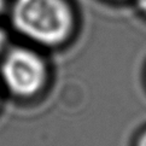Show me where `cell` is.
Returning <instances> with one entry per match:
<instances>
[{
	"label": "cell",
	"mask_w": 146,
	"mask_h": 146,
	"mask_svg": "<svg viewBox=\"0 0 146 146\" xmlns=\"http://www.w3.org/2000/svg\"><path fill=\"white\" fill-rule=\"evenodd\" d=\"M12 21L21 33L45 45L62 42L71 28L70 10L63 0H16Z\"/></svg>",
	"instance_id": "1"
},
{
	"label": "cell",
	"mask_w": 146,
	"mask_h": 146,
	"mask_svg": "<svg viewBox=\"0 0 146 146\" xmlns=\"http://www.w3.org/2000/svg\"><path fill=\"white\" fill-rule=\"evenodd\" d=\"M1 74L6 85L18 96H32L40 90L46 76L42 60L35 53L17 48L3 62Z\"/></svg>",
	"instance_id": "2"
},
{
	"label": "cell",
	"mask_w": 146,
	"mask_h": 146,
	"mask_svg": "<svg viewBox=\"0 0 146 146\" xmlns=\"http://www.w3.org/2000/svg\"><path fill=\"white\" fill-rule=\"evenodd\" d=\"M4 44H5V34H4V32H3V30L0 29V50L3 48Z\"/></svg>",
	"instance_id": "3"
},
{
	"label": "cell",
	"mask_w": 146,
	"mask_h": 146,
	"mask_svg": "<svg viewBox=\"0 0 146 146\" xmlns=\"http://www.w3.org/2000/svg\"><path fill=\"white\" fill-rule=\"evenodd\" d=\"M139 6L143 9V11L146 12V0H139Z\"/></svg>",
	"instance_id": "4"
},
{
	"label": "cell",
	"mask_w": 146,
	"mask_h": 146,
	"mask_svg": "<svg viewBox=\"0 0 146 146\" xmlns=\"http://www.w3.org/2000/svg\"><path fill=\"white\" fill-rule=\"evenodd\" d=\"M139 146H146V134L144 137L140 139V143H139Z\"/></svg>",
	"instance_id": "5"
},
{
	"label": "cell",
	"mask_w": 146,
	"mask_h": 146,
	"mask_svg": "<svg viewBox=\"0 0 146 146\" xmlns=\"http://www.w3.org/2000/svg\"><path fill=\"white\" fill-rule=\"evenodd\" d=\"M3 6H4V0H0V11L3 10Z\"/></svg>",
	"instance_id": "6"
}]
</instances>
